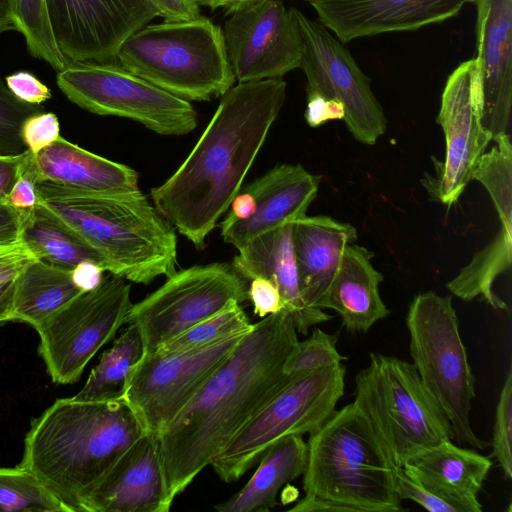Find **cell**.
<instances>
[{
  "mask_svg": "<svg viewBox=\"0 0 512 512\" xmlns=\"http://www.w3.org/2000/svg\"><path fill=\"white\" fill-rule=\"evenodd\" d=\"M28 151L16 157L0 156V197L6 196L18 178Z\"/></svg>",
  "mask_w": 512,
  "mask_h": 512,
  "instance_id": "cell-49",
  "label": "cell"
},
{
  "mask_svg": "<svg viewBox=\"0 0 512 512\" xmlns=\"http://www.w3.org/2000/svg\"><path fill=\"white\" fill-rule=\"evenodd\" d=\"M13 21L33 57L47 62L57 72L70 62L55 41L46 0H12Z\"/></svg>",
  "mask_w": 512,
  "mask_h": 512,
  "instance_id": "cell-33",
  "label": "cell"
},
{
  "mask_svg": "<svg viewBox=\"0 0 512 512\" xmlns=\"http://www.w3.org/2000/svg\"><path fill=\"white\" fill-rule=\"evenodd\" d=\"M229 13L222 33L237 82L282 78L299 68L303 42L293 8L280 0H255Z\"/></svg>",
  "mask_w": 512,
  "mask_h": 512,
  "instance_id": "cell-16",
  "label": "cell"
},
{
  "mask_svg": "<svg viewBox=\"0 0 512 512\" xmlns=\"http://www.w3.org/2000/svg\"><path fill=\"white\" fill-rule=\"evenodd\" d=\"M53 35L70 61L112 62L122 42L158 16L149 0H46Z\"/></svg>",
  "mask_w": 512,
  "mask_h": 512,
  "instance_id": "cell-17",
  "label": "cell"
},
{
  "mask_svg": "<svg viewBox=\"0 0 512 512\" xmlns=\"http://www.w3.org/2000/svg\"><path fill=\"white\" fill-rule=\"evenodd\" d=\"M307 442L290 435L273 443L247 484L214 508L219 512H267L278 505L279 490L303 475L307 464Z\"/></svg>",
  "mask_w": 512,
  "mask_h": 512,
  "instance_id": "cell-27",
  "label": "cell"
},
{
  "mask_svg": "<svg viewBox=\"0 0 512 512\" xmlns=\"http://www.w3.org/2000/svg\"><path fill=\"white\" fill-rule=\"evenodd\" d=\"M22 210L13 207L6 197H0V246L21 242Z\"/></svg>",
  "mask_w": 512,
  "mask_h": 512,
  "instance_id": "cell-46",
  "label": "cell"
},
{
  "mask_svg": "<svg viewBox=\"0 0 512 512\" xmlns=\"http://www.w3.org/2000/svg\"><path fill=\"white\" fill-rule=\"evenodd\" d=\"M492 465L490 457L475 449L445 440L412 455L402 468L410 478L456 505L460 512H482L478 495Z\"/></svg>",
  "mask_w": 512,
  "mask_h": 512,
  "instance_id": "cell-23",
  "label": "cell"
},
{
  "mask_svg": "<svg viewBox=\"0 0 512 512\" xmlns=\"http://www.w3.org/2000/svg\"><path fill=\"white\" fill-rule=\"evenodd\" d=\"M307 105L304 113L310 127H319L331 120H343L344 106L341 102L326 98L317 93H306Z\"/></svg>",
  "mask_w": 512,
  "mask_h": 512,
  "instance_id": "cell-44",
  "label": "cell"
},
{
  "mask_svg": "<svg viewBox=\"0 0 512 512\" xmlns=\"http://www.w3.org/2000/svg\"><path fill=\"white\" fill-rule=\"evenodd\" d=\"M14 280L0 284V327L11 321Z\"/></svg>",
  "mask_w": 512,
  "mask_h": 512,
  "instance_id": "cell-51",
  "label": "cell"
},
{
  "mask_svg": "<svg viewBox=\"0 0 512 512\" xmlns=\"http://www.w3.org/2000/svg\"><path fill=\"white\" fill-rule=\"evenodd\" d=\"M285 98L282 78L232 86L184 162L151 190L156 209L196 247L241 190Z\"/></svg>",
  "mask_w": 512,
  "mask_h": 512,
  "instance_id": "cell-2",
  "label": "cell"
},
{
  "mask_svg": "<svg viewBox=\"0 0 512 512\" xmlns=\"http://www.w3.org/2000/svg\"><path fill=\"white\" fill-rule=\"evenodd\" d=\"M338 336L339 333L328 334L314 328L308 338L298 341L290 351L284 362L283 372L286 375H295L347 360V357L338 352Z\"/></svg>",
  "mask_w": 512,
  "mask_h": 512,
  "instance_id": "cell-36",
  "label": "cell"
},
{
  "mask_svg": "<svg viewBox=\"0 0 512 512\" xmlns=\"http://www.w3.org/2000/svg\"><path fill=\"white\" fill-rule=\"evenodd\" d=\"M42 107L27 104L16 98L0 77V156L16 157L28 149L21 137L23 122Z\"/></svg>",
  "mask_w": 512,
  "mask_h": 512,
  "instance_id": "cell-37",
  "label": "cell"
},
{
  "mask_svg": "<svg viewBox=\"0 0 512 512\" xmlns=\"http://www.w3.org/2000/svg\"><path fill=\"white\" fill-rule=\"evenodd\" d=\"M230 206L231 210L225 217L230 220H246L250 218L256 210L255 199L246 190L239 191Z\"/></svg>",
  "mask_w": 512,
  "mask_h": 512,
  "instance_id": "cell-50",
  "label": "cell"
},
{
  "mask_svg": "<svg viewBox=\"0 0 512 512\" xmlns=\"http://www.w3.org/2000/svg\"><path fill=\"white\" fill-rule=\"evenodd\" d=\"M22 213L21 241L37 259L67 270L90 261L111 273L109 262L97 250L39 202Z\"/></svg>",
  "mask_w": 512,
  "mask_h": 512,
  "instance_id": "cell-29",
  "label": "cell"
},
{
  "mask_svg": "<svg viewBox=\"0 0 512 512\" xmlns=\"http://www.w3.org/2000/svg\"><path fill=\"white\" fill-rule=\"evenodd\" d=\"M157 435L146 432L86 499L82 512H168Z\"/></svg>",
  "mask_w": 512,
  "mask_h": 512,
  "instance_id": "cell-21",
  "label": "cell"
},
{
  "mask_svg": "<svg viewBox=\"0 0 512 512\" xmlns=\"http://www.w3.org/2000/svg\"><path fill=\"white\" fill-rule=\"evenodd\" d=\"M303 473L306 496L341 512H401L394 486L397 468L361 411L350 403L309 434Z\"/></svg>",
  "mask_w": 512,
  "mask_h": 512,
  "instance_id": "cell-5",
  "label": "cell"
},
{
  "mask_svg": "<svg viewBox=\"0 0 512 512\" xmlns=\"http://www.w3.org/2000/svg\"><path fill=\"white\" fill-rule=\"evenodd\" d=\"M252 324L239 303L231 302L215 315L162 343L154 352H178L210 345L247 332Z\"/></svg>",
  "mask_w": 512,
  "mask_h": 512,
  "instance_id": "cell-35",
  "label": "cell"
},
{
  "mask_svg": "<svg viewBox=\"0 0 512 512\" xmlns=\"http://www.w3.org/2000/svg\"><path fill=\"white\" fill-rule=\"evenodd\" d=\"M492 456L505 480L512 477V369L508 370L496 405L492 437Z\"/></svg>",
  "mask_w": 512,
  "mask_h": 512,
  "instance_id": "cell-38",
  "label": "cell"
},
{
  "mask_svg": "<svg viewBox=\"0 0 512 512\" xmlns=\"http://www.w3.org/2000/svg\"><path fill=\"white\" fill-rule=\"evenodd\" d=\"M445 135V158L427 189L452 206L472 180L473 171L492 140L483 125L482 80L476 58L459 64L448 76L436 117Z\"/></svg>",
  "mask_w": 512,
  "mask_h": 512,
  "instance_id": "cell-15",
  "label": "cell"
},
{
  "mask_svg": "<svg viewBox=\"0 0 512 512\" xmlns=\"http://www.w3.org/2000/svg\"><path fill=\"white\" fill-rule=\"evenodd\" d=\"M320 177L300 164H279L244 187L256 210L246 220L224 218L221 236L238 250L255 237L306 214L318 193Z\"/></svg>",
  "mask_w": 512,
  "mask_h": 512,
  "instance_id": "cell-20",
  "label": "cell"
},
{
  "mask_svg": "<svg viewBox=\"0 0 512 512\" xmlns=\"http://www.w3.org/2000/svg\"><path fill=\"white\" fill-rule=\"evenodd\" d=\"M250 281L247 294L253 304L255 315L266 317L284 309L280 292L270 280L264 277H255Z\"/></svg>",
  "mask_w": 512,
  "mask_h": 512,
  "instance_id": "cell-43",
  "label": "cell"
},
{
  "mask_svg": "<svg viewBox=\"0 0 512 512\" xmlns=\"http://www.w3.org/2000/svg\"><path fill=\"white\" fill-rule=\"evenodd\" d=\"M255 0H208L206 6L211 9H216L218 7L227 8L228 11L233 9L236 6H239L244 3H248Z\"/></svg>",
  "mask_w": 512,
  "mask_h": 512,
  "instance_id": "cell-53",
  "label": "cell"
},
{
  "mask_svg": "<svg viewBox=\"0 0 512 512\" xmlns=\"http://www.w3.org/2000/svg\"><path fill=\"white\" fill-rule=\"evenodd\" d=\"M226 263L197 265L176 271L140 302L132 304L126 324L135 326L144 354L215 315L231 302L248 300L247 285Z\"/></svg>",
  "mask_w": 512,
  "mask_h": 512,
  "instance_id": "cell-12",
  "label": "cell"
},
{
  "mask_svg": "<svg viewBox=\"0 0 512 512\" xmlns=\"http://www.w3.org/2000/svg\"><path fill=\"white\" fill-rule=\"evenodd\" d=\"M355 378L353 404L369 422L393 465L402 468L412 455L454 440L443 410L403 359L372 352Z\"/></svg>",
  "mask_w": 512,
  "mask_h": 512,
  "instance_id": "cell-7",
  "label": "cell"
},
{
  "mask_svg": "<svg viewBox=\"0 0 512 512\" xmlns=\"http://www.w3.org/2000/svg\"><path fill=\"white\" fill-rule=\"evenodd\" d=\"M483 125L492 140L508 134L512 108V0H473Z\"/></svg>",
  "mask_w": 512,
  "mask_h": 512,
  "instance_id": "cell-19",
  "label": "cell"
},
{
  "mask_svg": "<svg viewBox=\"0 0 512 512\" xmlns=\"http://www.w3.org/2000/svg\"><path fill=\"white\" fill-rule=\"evenodd\" d=\"M318 22L342 42L415 31L459 14L473 0H306Z\"/></svg>",
  "mask_w": 512,
  "mask_h": 512,
  "instance_id": "cell-18",
  "label": "cell"
},
{
  "mask_svg": "<svg viewBox=\"0 0 512 512\" xmlns=\"http://www.w3.org/2000/svg\"><path fill=\"white\" fill-rule=\"evenodd\" d=\"M105 270L96 263L85 261L72 269V278L76 286L83 292L97 288L103 278Z\"/></svg>",
  "mask_w": 512,
  "mask_h": 512,
  "instance_id": "cell-48",
  "label": "cell"
},
{
  "mask_svg": "<svg viewBox=\"0 0 512 512\" xmlns=\"http://www.w3.org/2000/svg\"><path fill=\"white\" fill-rule=\"evenodd\" d=\"M36 192L41 205L109 262L111 274L146 285L176 272L175 229L142 191L100 194L38 181Z\"/></svg>",
  "mask_w": 512,
  "mask_h": 512,
  "instance_id": "cell-4",
  "label": "cell"
},
{
  "mask_svg": "<svg viewBox=\"0 0 512 512\" xmlns=\"http://www.w3.org/2000/svg\"><path fill=\"white\" fill-rule=\"evenodd\" d=\"M131 285L109 273L35 328L39 355L57 384H73L98 350L126 324Z\"/></svg>",
  "mask_w": 512,
  "mask_h": 512,
  "instance_id": "cell-11",
  "label": "cell"
},
{
  "mask_svg": "<svg viewBox=\"0 0 512 512\" xmlns=\"http://www.w3.org/2000/svg\"><path fill=\"white\" fill-rule=\"evenodd\" d=\"M21 137L29 152L36 155L60 137L58 117L43 111L29 116L22 124Z\"/></svg>",
  "mask_w": 512,
  "mask_h": 512,
  "instance_id": "cell-40",
  "label": "cell"
},
{
  "mask_svg": "<svg viewBox=\"0 0 512 512\" xmlns=\"http://www.w3.org/2000/svg\"><path fill=\"white\" fill-rule=\"evenodd\" d=\"M33 164L38 181L90 193L141 192L139 174L134 169L87 151L61 136L33 155Z\"/></svg>",
  "mask_w": 512,
  "mask_h": 512,
  "instance_id": "cell-25",
  "label": "cell"
},
{
  "mask_svg": "<svg viewBox=\"0 0 512 512\" xmlns=\"http://www.w3.org/2000/svg\"><path fill=\"white\" fill-rule=\"evenodd\" d=\"M247 332L199 348L144 354L130 374L123 400L145 432L161 434Z\"/></svg>",
  "mask_w": 512,
  "mask_h": 512,
  "instance_id": "cell-13",
  "label": "cell"
},
{
  "mask_svg": "<svg viewBox=\"0 0 512 512\" xmlns=\"http://www.w3.org/2000/svg\"><path fill=\"white\" fill-rule=\"evenodd\" d=\"M36 259L22 241L0 246V284L14 280L27 264Z\"/></svg>",
  "mask_w": 512,
  "mask_h": 512,
  "instance_id": "cell-45",
  "label": "cell"
},
{
  "mask_svg": "<svg viewBox=\"0 0 512 512\" xmlns=\"http://www.w3.org/2000/svg\"><path fill=\"white\" fill-rule=\"evenodd\" d=\"M82 292L72 270L36 259L14 279L11 321L36 328Z\"/></svg>",
  "mask_w": 512,
  "mask_h": 512,
  "instance_id": "cell-28",
  "label": "cell"
},
{
  "mask_svg": "<svg viewBox=\"0 0 512 512\" xmlns=\"http://www.w3.org/2000/svg\"><path fill=\"white\" fill-rule=\"evenodd\" d=\"M207 1L208 0H196V2L199 4V5H205L207 4Z\"/></svg>",
  "mask_w": 512,
  "mask_h": 512,
  "instance_id": "cell-54",
  "label": "cell"
},
{
  "mask_svg": "<svg viewBox=\"0 0 512 512\" xmlns=\"http://www.w3.org/2000/svg\"><path fill=\"white\" fill-rule=\"evenodd\" d=\"M493 140L496 145L481 156L472 180L488 191L501 225L512 228V145L508 134Z\"/></svg>",
  "mask_w": 512,
  "mask_h": 512,
  "instance_id": "cell-32",
  "label": "cell"
},
{
  "mask_svg": "<svg viewBox=\"0 0 512 512\" xmlns=\"http://www.w3.org/2000/svg\"><path fill=\"white\" fill-rule=\"evenodd\" d=\"M406 326L409 353L422 383L439 404L460 445L484 450L470 423L475 379L459 331L452 296L434 291L417 294L410 302Z\"/></svg>",
  "mask_w": 512,
  "mask_h": 512,
  "instance_id": "cell-8",
  "label": "cell"
},
{
  "mask_svg": "<svg viewBox=\"0 0 512 512\" xmlns=\"http://www.w3.org/2000/svg\"><path fill=\"white\" fill-rule=\"evenodd\" d=\"M281 310L252 324L227 359L159 434L166 497L172 507L196 476L291 379L284 362L298 342Z\"/></svg>",
  "mask_w": 512,
  "mask_h": 512,
  "instance_id": "cell-1",
  "label": "cell"
},
{
  "mask_svg": "<svg viewBox=\"0 0 512 512\" xmlns=\"http://www.w3.org/2000/svg\"><path fill=\"white\" fill-rule=\"evenodd\" d=\"M0 512H69L27 469L0 467Z\"/></svg>",
  "mask_w": 512,
  "mask_h": 512,
  "instance_id": "cell-34",
  "label": "cell"
},
{
  "mask_svg": "<svg viewBox=\"0 0 512 512\" xmlns=\"http://www.w3.org/2000/svg\"><path fill=\"white\" fill-rule=\"evenodd\" d=\"M373 257L363 246L346 245L322 305L335 310L351 333H366L390 314L379 293L384 276L372 265Z\"/></svg>",
  "mask_w": 512,
  "mask_h": 512,
  "instance_id": "cell-26",
  "label": "cell"
},
{
  "mask_svg": "<svg viewBox=\"0 0 512 512\" xmlns=\"http://www.w3.org/2000/svg\"><path fill=\"white\" fill-rule=\"evenodd\" d=\"M121 66L187 101H209L235 83L222 28L206 17L145 25L120 45Z\"/></svg>",
  "mask_w": 512,
  "mask_h": 512,
  "instance_id": "cell-6",
  "label": "cell"
},
{
  "mask_svg": "<svg viewBox=\"0 0 512 512\" xmlns=\"http://www.w3.org/2000/svg\"><path fill=\"white\" fill-rule=\"evenodd\" d=\"M11 93L20 101L39 106L51 98V90L28 71H17L5 78Z\"/></svg>",
  "mask_w": 512,
  "mask_h": 512,
  "instance_id": "cell-42",
  "label": "cell"
},
{
  "mask_svg": "<svg viewBox=\"0 0 512 512\" xmlns=\"http://www.w3.org/2000/svg\"><path fill=\"white\" fill-rule=\"evenodd\" d=\"M56 82L69 101L97 115L128 118L169 136L185 135L197 127V112L189 101L121 65L70 61L57 73Z\"/></svg>",
  "mask_w": 512,
  "mask_h": 512,
  "instance_id": "cell-10",
  "label": "cell"
},
{
  "mask_svg": "<svg viewBox=\"0 0 512 512\" xmlns=\"http://www.w3.org/2000/svg\"><path fill=\"white\" fill-rule=\"evenodd\" d=\"M165 21H189L200 17L196 0H149Z\"/></svg>",
  "mask_w": 512,
  "mask_h": 512,
  "instance_id": "cell-47",
  "label": "cell"
},
{
  "mask_svg": "<svg viewBox=\"0 0 512 512\" xmlns=\"http://www.w3.org/2000/svg\"><path fill=\"white\" fill-rule=\"evenodd\" d=\"M356 240L357 231L353 225L330 216L305 214L292 222V245L300 291L310 307L322 309L343 250Z\"/></svg>",
  "mask_w": 512,
  "mask_h": 512,
  "instance_id": "cell-24",
  "label": "cell"
},
{
  "mask_svg": "<svg viewBox=\"0 0 512 512\" xmlns=\"http://www.w3.org/2000/svg\"><path fill=\"white\" fill-rule=\"evenodd\" d=\"M511 260L512 228L501 225L493 240L475 253L457 276L446 283V287L464 301L481 296L493 309L506 311L508 306L494 293L493 284L510 268Z\"/></svg>",
  "mask_w": 512,
  "mask_h": 512,
  "instance_id": "cell-30",
  "label": "cell"
},
{
  "mask_svg": "<svg viewBox=\"0 0 512 512\" xmlns=\"http://www.w3.org/2000/svg\"><path fill=\"white\" fill-rule=\"evenodd\" d=\"M144 355L138 329L130 325L106 350L82 389L73 396L81 401L123 400L130 374Z\"/></svg>",
  "mask_w": 512,
  "mask_h": 512,
  "instance_id": "cell-31",
  "label": "cell"
},
{
  "mask_svg": "<svg viewBox=\"0 0 512 512\" xmlns=\"http://www.w3.org/2000/svg\"><path fill=\"white\" fill-rule=\"evenodd\" d=\"M16 30L13 21L12 0H0V34Z\"/></svg>",
  "mask_w": 512,
  "mask_h": 512,
  "instance_id": "cell-52",
  "label": "cell"
},
{
  "mask_svg": "<svg viewBox=\"0 0 512 512\" xmlns=\"http://www.w3.org/2000/svg\"><path fill=\"white\" fill-rule=\"evenodd\" d=\"M145 430L124 400L57 399L33 419L19 463L68 509L91 492Z\"/></svg>",
  "mask_w": 512,
  "mask_h": 512,
  "instance_id": "cell-3",
  "label": "cell"
},
{
  "mask_svg": "<svg viewBox=\"0 0 512 512\" xmlns=\"http://www.w3.org/2000/svg\"><path fill=\"white\" fill-rule=\"evenodd\" d=\"M393 478L395 491L401 501L411 500L431 512H460L452 502L410 478L403 468H396Z\"/></svg>",
  "mask_w": 512,
  "mask_h": 512,
  "instance_id": "cell-39",
  "label": "cell"
},
{
  "mask_svg": "<svg viewBox=\"0 0 512 512\" xmlns=\"http://www.w3.org/2000/svg\"><path fill=\"white\" fill-rule=\"evenodd\" d=\"M233 268L244 279L264 277L279 290L284 309L297 332L332 319L322 309L310 307L302 297L292 245V222L261 234L240 248Z\"/></svg>",
  "mask_w": 512,
  "mask_h": 512,
  "instance_id": "cell-22",
  "label": "cell"
},
{
  "mask_svg": "<svg viewBox=\"0 0 512 512\" xmlns=\"http://www.w3.org/2000/svg\"><path fill=\"white\" fill-rule=\"evenodd\" d=\"M342 363L292 375L289 382L230 440L210 465L224 482L242 477L276 441L311 434L344 394Z\"/></svg>",
  "mask_w": 512,
  "mask_h": 512,
  "instance_id": "cell-9",
  "label": "cell"
},
{
  "mask_svg": "<svg viewBox=\"0 0 512 512\" xmlns=\"http://www.w3.org/2000/svg\"><path fill=\"white\" fill-rule=\"evenodd\" d=\"M38 177L33 164V155L26 154L20 174L5 196L9 204L18 210H28L38 204L36 184Z\"/></svg>",
  "mask_w": 512,
  "mask_h": 512,
  "instance_id": "cell-41",
  "label": "cell"
},
{
  "mask_svg": "<svg viewBox=\"0 0 512 512\" xmlns=\"http://www.w3.org/2000/svg\"><path fill=\"white\" fill-rule=\"evenodd\" d=\"M300 28L303 53L299 68L306 76V93L342 103L344 122L360 143L374 145L385 134L387 119L371 89V81L349 50L325 26L293 8Z\"/></svg>",
  "mask_w": 512,
  "mask_h": 512,
  "instance_id": "cell-14",
  "label": "cell"
}]
</instances>
